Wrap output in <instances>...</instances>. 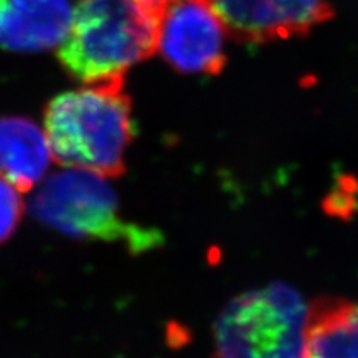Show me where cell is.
I'll list each match as a JSON object with an SVG mask.
<instances>
[{
	"mask_svg": "<svg viewBox=\"0 0 358 358\" xmlns=\"http://www.w3.org/2000/svg\"><path fill=\"white\" fill-rule=\"evenodd\" d=\"M309 308L293 287L275 282L229 301L215 324L218 358H310Z\"/></svg>",
	"mask_w": 358,
	"mask_h": 358,
	"instance_id": "obj_3",
	"label": "cell"
},
{
	"mask_svg": "<svg viewBox=\"0 0 358 358\" xmlns=\"http://www.w3.org/2000/svg\"><path fill=\"white\" fill-rule=\"evenodd\" d=\"M227 36L206 0H172L160 13L157 51L179 72L217 75L227 63Z\"/></svg>",
	"mask_w": 358,
	"mask_h": 358,
	"instance_id": "obj_5",
	"label": "cell"
},
{
	"mask_svg": "<svg viewBox=\"0 0 358 358\" xmlns=\"http://www.w3.org/2000/svg\"><path fill=\"white\" fill-rule=\"evenodd\" d=\"M139 2H142L143 5H147L148 8H151L152 10H155L157 14H160L162 13V9L166 6V5H169L172 0H139Z\"/></svg>",
	"mask_w": 358,
	"mask_h": 358,
	"instance_id": "obj_11",
	"label": "cell"
},
{
	"mask_svg": "<svg viewBox=\"0 0 358 358\" xmlns=\"http://www.w3.org/2000/svg\"><path fill=\"white\" fill-rule=\"evenodd\" d=\"M43 124L59 164L112 178L126 172V152L136 129L124 83L55 96L45 108Z\"/></svg>",
	"mask_w": 358,
	"mask_h": 358,
	"instance_id": "obj_1",
	"label": "cell"
},
{
	"mask_svg": "<svg viewBox=\"0 0 358 358\" xmlns=\"http://www.w3.org/2000/svg\"><path fill=\"white\" fill-rule=\"evenodd\" d=\"M52 159L47 134L29 118H0V176L26 193L39 184Z\"/></svg>",
	"mask_w": 358,
	"mask_h": 358,
	"instance_id": "obj_8",
	"label": "cell"
},
{
	"mask_svg": "<svg viewBox=\"0 0 358 358\" xmlns=\"http://www.w3.org/2000/svg\"><path fill=\"white\" fill-rule=\"evenodd\" d=\"M227 35L241 43L262 45L305 38L331 21V0H206Z\"/></svg>",
	"mask_w": 358,
	"mask_h": 358,
	"instance_id": "obj_6",
	"label": "cell"
},
{
	"mask_svg": "<svg viewBox=\"0 0 358 358\" xmlns=\"http://www.w3.org/2000/svg\"><path fill=\"white\" fill-rule=\"evenodd\" d=\"M159 21L139 0H80L59 60L87 85L124 83L130 67L157 51Z\"/></svg>",
	"mask_w": 358,
	"mask_h": 358,
	"instance_id": "obj_2",
	"label": "cell"
},
{
	"mask_svg": "<svg viewBox=\"0 0 358 358\" xmlns=\"http://www.w3.org/2000/svg\"><path fill=\"white\" fill-rule=\"evenodd\" d=\"M30 210L66 236L121 242L133 252L152 250L162 241L157 230L121 218L118 197L102 175L75 167L48 178L33 196Z\"/></svg>",
	"mask_w": 358,
	"mask_h": 358,
	"instance_id": "obj_4",
	"label": "cell"
},
{
	"mask_svg": "<svg viewBox=\"0 0 358 358\" xmlns=\"http://www.w3.org/2000/svg\"><path fill=\"white\" fill-rule=\"evenodd\" d=\"M72 14L69 0H0V47L21 52L57 47Z\"/></svg>",
	"mask_w": 358,
	"mask_h": 358,
	"instance_id": "obj_7",
	"label": "cell"
},
{
	"mask_svg": "<svg viewBox=\"0 0 358 358\" xmlns=\"http://www.w3.org/2000/svg\"><path fill=\"white\" fill-rule=\"evenodd\" d=\"M308 348L310 358H358V303L327 297L313 301Z\"/></svg>",
	"mask_w": 358,
	"mask_h": 358,
	"instance_id": "obj_9",
	"label": "cell"
},
{
	"mask_svg": "<svg viewBox=\"0 0 358 358\" xmlns=\"http://www.w3.org/2000/svg\"><path fill=\"white\" fill-rule=\"evenodd\" d=\"M24 203L18 189L0 176V243L8 241L17 230Z\"/></svg>",
	"mask_w": 358,
	"mask_h": 358,
	"instance_id": "obj_10",
	"label": "cell"
}]
</instances>
